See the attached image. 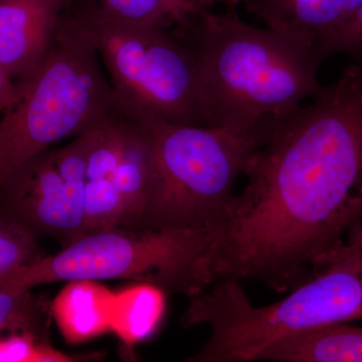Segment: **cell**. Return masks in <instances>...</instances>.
Here are the masks:
<instances>
[{"label": "cell", "mask_w": 362, "mask_h": 362, "mask_svg": "<svg viewBox=\"0 0 362 362\" xmlns=\"http://www.w3.org/2000/svg\"><path fill=\"white\" fill-rule=\"evenodd\" d=\"M243 173L246 187L206 256L209 283L294 290L362 220V64L347 66L313 103L281 116Z\"/></svg>", "instance_id": "obj_1"}, {"label": "cell", "mask_w": 362, "mask_h": 362, "mask_svg": "<svg viewBox=\"0 0 362 362\" xmlns=\"http://www.w3.org/2000/svg\"><path fill=\"white\" fill-rule=\"evenodd\" d=\"M199 75L204 127L251 128L290 113L324 86L315 40L282 28H258L235 9H199L185 28Z\"/></svg>", "instance_id": "obj_2"}, {"label": "cell", "mask_w": 362, "mask_h": 362, "mask_svg": "<svg viewBox=\"0 0 362 362\" xmlns=\"http://www.w3.org/2000/svg\"><path fill=\"white\" fill-rule=\"evenodd\" d=\"M96 47L66 9L44 63L0 123V182L64 138L90 129L116 102Z\"/></svg>", "instance_id": "obj_3"}, {"label": "cell", "mask_w": 362, "mask_h": 362, "mask_svg": "<svg viewBox=\"0 0 362 362\" xmlns=\"http://www.w3.org/2000/svg\"><path fill=\"white\" fill-rule=\"evenodd\" d=\"M216 226L199 230L114 228L89 233L16 272L0 288L26 290L63 281L123 279L154 286L166 295L194 296L211 286L206 259Z\"/></svg>", "instance_id": "obj_4"}, {"label": "cell", "mask_w": 362, "mask_h": 362, "mask_svg": "<svg viewBox=\"0 0 362 362\" xmlns=\"http://www.w3.org/2000/svg\"><path fill=\"white\" fill-rule=\"evenodd\" d=\"M142 111L165 185L162 228L199 230L220 223L235 197V180L278 118L251 128H216L173 123Z\"/></svg>", "instance_id": "obj_5"}, {"label": "cell", "mask_w": 362, "mask_h": 362, "mask_svg": "<svg viewBox=\"0 0 362 362\" xmlns=\"http://www.w3.org/2000/svg\"><path fill=\"white\" fill-rule=\"evenodd\" d=\"M70 11L96 47L119 99L170 122L204 126L188 42L166 28L116 20L99 2H81Z\"/></svg>", "instance_id": "obj_6"}, {"label": "cell", "mask_w": 362, "mask_h": 362, "mask_svg": "<svg viewBox=\"0 0 362 362\" xmlns=\"http://www.w3.org/2000/svg\"><path fill=\"white\" fill-rule=\"evenodd\" d=\"M90 133L64 148L30 157L1 181V209L66 247L85 230V194Z\"/></svg>", "instance_id": "obj_7"}, {"label": "cell", "mask_w": 362, "mask_h": 362, "mask_svg": "<svg viewBox=\"0 0 362 362\" xmlns=\"http://www.w3.org/2000/svg\"><path fill=\"white\" fill-rule=\"evenodd\" d=\"M120 102L125 111L123 139L113 180L122 199V228H163L165 185L151 130L141 109Z\"/></svg>", "instance_id": "obj_8"}, {"label": "cell", "mask_w": 362, "mask_h": 362, "mask_svg": "<svg viewBox=\"0 0 362 362\" xmlns=\"http://www.w3.org/2000/svg\"><path fill=\"white\" fill-rule=\"evenodd\" d=\"M66 0H0V76L21 86L44 63Z\"/></svg>", "instance_id": "obj_9"}, {"label": "cell", "mask_w": 362, "mask_h": 362, "mask_svg": "<svg viewBox=\"0 0 362 362\" xmlns=\"http://www.w3.org/2000/svg\"><path fill=\"white\" fill-rule=\"evenodd\" d=\"M255 361L362 362V327L335 323L297 331L267 345Z\"/></svg>", "instance_id": "obj_10"}, {"label": "cell", "mask_w": 362, "mask_h": 362, "mask_svg": "<svg viewBox=\"0 0 362 362\" xmlns=\"http://www.w3.org/2000/svg\"><path fill=\"white\" fill-rule=\"evenodd\" d=\"M268 28L304 33L315 40L329 35L362 4V0H240Z\"/></svg>", "instance_id": "obj_11"}, {"label": "cell", "mask_w": 362, "mask_h": 362, "mask_svg": "<svg viewBox=\"0 0 362 362\" xmlns=\"http://www.w3.org/2000/svg\"><path fill=\"white\" fill-rule=\"evenodd\" d=\"M114 294L94 281H70L52 302V316L69 343L111 331Z\"/></svg>", "instance_id": "obj_12"}, {"label": "cell", "mask_w": 362, "mask_h": 362, "mask_svg": "<svg viewBox=\"0 0 362 362\" xmlns=\"http://www.w3.org/2000/svg\"><path fill=\"white\" fill-rule=\"evenodd\" d=\"M165 294L154 286L140 283L114 294L111 331L132 349L148 338L165 312Z\"/></svg>", "instance_id": "obj_13"}, {"label": "cell", "mask_w": 362, "mask_h": 362, "mask_svg": "<svg viewBox=\"0 0 362 362\" xmlns=\"http://www.w3.org/2000/svg\"><path fill=\"white\" fill-rule=\"evenodd\" d=\"M52 302L33 293L32 289L11 290L0 288V331L1 333H26L40 342L49 339Z\"/></svg>", "instance_id": "obj_14"}, {"label": "cell", "mask_w": 362, "mask_h": 362, "mask_svg": "<svg viewBox=\"0 0 362 362\" xmlns=\"http://www.w3.org/2000/svg\"><path fill=\"white\" fill-rule=\"evenodd\" d=\"M107 13L134 25L185 28L202 8L194 0H99Z\"/></svg>", "instance_id": "obj_15"}, {"label": "cell", "mask_w": 362, "mask_h": 362, "mask_svg": "<svg viewBox=\"0 0 362 362\" xmlns=\"http://www.w3.org/2000/svg\"><path fill=\"white\" fill-rule=\"evenodd\" d=\"M39 235L30 223L0 211V283L45 258Z\"/></svg>", "instance_id": "obj_16"}, {"label": "cell", "mask_w": 362, "mask_h": 362, "mask_svg": "<svg viewBox=\"0 0 362 362\" xmlns=\"http://www.w3.org/2000/svg\"><path fill=\"white\" fill-rule=\"evenodd\" d=\"M315 49L322 62L332 54H341L362 63V4L337 30L318 40Z\"/></svg>", "instance_id": "obj_17"}, {"label": "cell", "mask_w": 362, "mask_h": 362, "mask_svg": "<svg viewBox=\"0 0 362 362\" xmlns=\"http://www.w3.org/2000/svg\"><path fill=\"white\" fill-rule=\"evenodd\" d=\"M39 340L26 333H13L0 340V361L35 362Z\"/></svg>", "instance_id": "obj_18"}, {"label": "cell", "mask_w": 362, "mask_h": 362, "mask_svg": "<svg viewBox=\"0 0 362 362\" xmlns=\"http://www.w3.org/2000/svg\"><path fill=\"white\" fill-rule=\"evenodd\" d=\"M356 255H362V220L350 228L342 246L323 259L321 268L337 259L356 256Z\"/></svg>", "instance_id": "obj_19"}, {"label": "cell", "mask_w": 362, "mask_h": 362, "mask_svg": "<svg viewBox=\"0 0 362 362\" xmlns=\"http://www.w3.org/2000/svg\"><path fill=\"white\" fill-rule=\"evenodd\" d=\"M101 354H77V356H70V354H64L59 350L54 349L49 342H39L37 344V356L35 362H71V361H94L95 358H101Z\"/></svg>", "instance_id": "obj_20"}, {"label": "cell", "mask_w": 362, "mask_h": 362, "mask_svg": "<svg viewBox=\"0 0 362 362\" xmlns=\"http://www.w3.org/2000/svg\"><path fill=\"white\" fill-rule=\"evenodd\" d=\"M194 1L202 8H207L218 4H225L228 11L235 9V7L240 4V0H194Z\"/></svg>", "instance_id": "obj_21"}]
</instances>
